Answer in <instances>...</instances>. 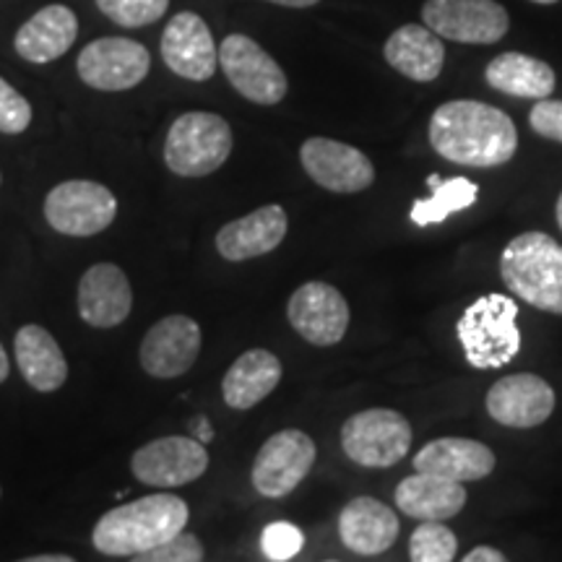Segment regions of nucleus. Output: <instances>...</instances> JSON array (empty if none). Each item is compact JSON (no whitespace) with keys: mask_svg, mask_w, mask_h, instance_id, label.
Returning a JSON list of instances; mask_svg holds the SVG:
<instances>
[{"mask_svg":"<svg viewBox=\"0 0 562 562\" xmlns=\"http://www.w3.org/2000/svg\"><path fill=\"white\" fill-rule=\"evenodd\" d=\"M430 144L453 165L490 170L516 157L518 131L503 110L487 102L453 100L432 112Z\"/></svg>","mask_w":562,"mask_h":562,"instance_id":"f257e3e1","label":"nucleus"},{"mask_svg":"<svg viewBox=\"0 0 562 562\" xmlns=\"http://www.w3.org/2000/svg\"><path fill=\"white\" fill-rule=\"evenodd\" d=\"M191 508L170 492L138 497L104 513L91 531L94 550L110 558H133L186 531Z\"/></svg>","mask_w":562,"mask_h":562,"instance_id":"f03ea898","label":"nucleus"},{"mask_svg":"<svg viewBox=\"0 0 562 562\" xmlns=\"http://www.w3.org/2000/svg\"><path fill=\"white\" fill-rule=\"evenodd\" d=\"M505 286L542 313L562 315V245L544 232H524L501 256Z\"/></svg>","mask_w":562,"mask_h":562,"instance_id":"7ed1b4c3","label":"nucleus"},{"mask_svg":"<svg viewBox=\"0 0 562 562\" xmlns=\"http://www.w3.org/2000/svg\"><path fill=\"white\" fill-rule=\"evenodd\" d=\"M456 336H459L463 355L472 368H505L521 351L516 300L497 292L476 297L456 323Z\"/></svg>","mask_w":562,"mask_h":562,"instance_id":"20e7f679","label":"nucleus"},{"mask_svg":"<svg viewBox=\"0 0 562 562\" xmlns=\"http://www.w3.org/2000/svg\"><path fill=\"white\" fill-rule=\"evenodd\" d=\"M232 154V128L216 112H182L165 140V165L180 178H206Z\"/></svg>","mask_w":562,"mask_h":562,"instance_id":"39448f33","label":"nucleus"},{"mask_svg":"<svg viewBox=\"0 0 562 562\" xmlns=\"http://www.w3.org/2000/svg\"><path fill=\"white\" fill-rule=\"evenodd\" d=\"M412 438V422L396 409H364L341 425L344 453L368 469H389L404 461Z\"/></svg>","mask_w":562,"mask_h":562,"instance_id":"423d86ee","label":"nucleus"},{"mask_svg":"<svg viewBox=\"0 0 562 562\" xmlns=\"http://www.w3.org/2000/svg\"><path fill=\"white\" fill-rule=\"evenodd\" d=\"M117 199L102 182L66 180L45 199V220L68 237L100 235L115 222Z\"/></svg>","mask_w":562,"mask_h":562,"instance_id":"0eeeda50","label":"nucleus"},{"mask_svg":"<svg viewBox=\"0 0 562 562\" xmlns=\"http://www.w3.org/2000/svg\"><path fill=\"white\" fill-rule=\"evenodd\" d=\"M220 68L235 91L252 104H279L290 81L277 60L248 34H229L220 45Z\"/></svg>","mask_w":562,"mask_h":562,"instance_id":"6e6552de","label":"nucleus"},{"mask_svg":"<svg viewBox=\"0 0 562 562\" xmlns=\"http://www.w3.org/2000/svg\"><path fill=\"white\" fill-rule=\"evenodd\" d=\"M315 456H318V448L311 435L302 430L290 427V430L271 435L252 461V487L258 495L271 497V501L286 497L311 474Z\"/></svg>","mask_w":562,"mask_h":562,"instance_id":"1a4fd4ad","label":"nucleus"},{"mask_svg":"<svg viewBox=\"0 0 562 562\" xmlns=\"http://www.w3.org/2000/svg\"><path fill=\"white\" fill-rule=\"evenodd\" d=\"M422 21L438 37L463 45H492L510 30V16L497 0H427Z\"/></svg>","mask_w":562,"mask_h":562,"instance_id":"9d476101","label":"nucleus"},{"mask_svg":"<svg viewBox=\"0 0 562 562\" xmlns=\"http://www.w3.org/2000/svg\"><path fill=\"white\" fill-rule=\"evenodd\" d=\"M209 469V451L201 440L170 435L140 446L131 459V472L140 484L170 490L201 480Z\"/></svg>","mask_w":562,"mask_h":562,"instance_id":"9b49d317","label":"nucleus"},{"mask_svg":"<svg viewBox=\"0 0 562 562\" xmlns=\"http://www.w3.org/2000/svg\"><path fill=\"white\" fill-rule=\"evenodd\" d=\"M76 70L91 89L128 91L149 76L151 53L136 40L102 37L83 47Z\"/></svg>","mask_w":562,"mask_h":562,"instance_id":"f8f14e48","label":"nucleus"},{"mask_svg":"<svg viewBox=\"0 0 562 562\" xmlns=\"http://www.w3.org/2000/svg\"><path fill=\"white\" fill-rule=\"evenodd\" d=\"M286 318L313 347H334L349 328V302L326 281H307L286 302Z\"/></svg>","mask_w":562,"mask_h":562,"instance_id":"ddd939ff","label":"nucleus"},{"mask_svg":"<svg viewBox=\"0 0 562 562\" xmlns=\"http://www.w3.org/2000/svg\"><path fill=\"white\" fill-rule=\"evenodd\" d=\"M201 326L188 315H167L154 323L140 341L138 360L146 375L159 381L186 375L201 355Z\"/></svg>","mask_w":562,"mask_h":562,"instance_id":"4468645a","label":"nucleus"},{"mask_svg":"<svg viewBox=\"0 0 562 562\" xmlns=\"http://www.w3.org/2000/svg\"><path fill=\"white\" fill-rule=\"evenodd\" d=\"M300 161L313 182L331 193H362L375 182V167L355 146L334 138H307Z\"/></svg>","mask_w":562,"mask_h":562,"instance_id":"2eb2a0df","label":"nucleus"},{"mask_svg":"<svg viewBox=\"0 0 562 562\" xmlns=\"http://www.w3.org/2000/svg\"><path fill=\"white\" fill-rule=\"evenodd\" d=\"M554 398L552 385L533 372H516L505 375L487 391L484 406L487 414L503 427H516V430H531L552 417Z\"/></svg>","mask_w":562,"mask_h":562,"instance_id":"dca6fc26","label":"nucleus"},{"mask_svg":"<svg viewBox=\"0 0 562 562\" xmlns=\"http://www.w3.org/2000/svg\"><path fill=\"white\" fill-rule=\"evenodd\" d=\"M159 47L167 68L180 79L209 81L220 68V47L206 21L193 11H182L167 21Z\"/></svg>","mask_w":562,"mask_h":562,"instance_id":"f3484780","label":"nucleus"},{"mask_svg":"<svg viewBox=\"0 0 562 562\" xmlns=\"http://www.w3.org/2000/svg\"><path fill=\"white\" fill-rule=\"evenodd\" d=\"M286 229H290L286 211L279 203H269V206H261L240 216V220L224 224L216 232V250L229 263L269 256L284 243Z\"/></svg>","mask_w":562,"mask_h":562,"instance_id":"a211bd4d","label":"nucleus"},{"mask_svg":"<svg viewBox=\"0 0 562 562\" xmlns=\"http://www.w3.org/2000/svg\"><path fill=\"white\" fill-rule=\"evenodd\" d=\"M133 311V290L115 263H94L79 281V315L91 328H115Z\"/></svg>","mask_w":562,"mask_h":562,"instance_id":"6ab92c4d","label":"nucleus"},{"mask_svg":"<svg viewBox=\"0 0 562 562\" xmlns=\"http://www.w3.org/2000/svg\"><path fill=\"white\" fill-rule=\"evenodd\" d=\"M402 521L391 505L378 497H355L339 513V537L347 550L362 558L389 552L396 544Z\"/></svg>","mask_w":562,"mask_h":562,"instance_id":"aec40b11","label":"nucleus"},{"mask_svg":"<svg viewBox=\"0 0 562 562\" xmlns=\"http://www.w3.org/2000/svg\"><path fill=\"white\" fill-rule=\"evenodd\" d=\"M495 453L480 440L438 438L414 456V472H425L451 482H480L495 472Z\"/></svg>","mask_w":562,"mask_h":562,"instance_id":"412c9836","label":"nucleus"},{"mask_svg":"<svg viewBox=\"0 0 562 562\" xmlns=\"http://www.w3.org/2000/svg\"><path fill=\"white\" fill-rule=\"evenodd\" d=\"M79 37V19L63 3L45 5L16 32L13 47L26 63H53L70 50Z\"/></svg>","mask_w":562,"mask_h":562,"instance_id":"4be33fe9","label":"nucleus"},{"mask_svg":"<svg viewBox=\"0 0 562 562\" xmlns=\"http://www.w3.org/2000/svg\"><path fill=\"white\" fill-rule=\"evenodd\" d=\"M393 501H396V508L414 521H448L459 516L467 505V487L461 482L414 472L398 482Z\"/></svg>","mask_w":562,"mask_h":562,"instance_id":"5701e85b","label":"nucleus"},{"mask_svg":"<svg viewBox=\"0 0 562 562\" xmlns=\"http://www.w3.org/2000/svg\"><path fill=\"white\" fill-rule=\"evenodd\" d=\"M385 63L417 83H430L442 74L446 47L430 26L404 24L391 34L383 47Z\"/></svg>","mask_w":562,"mask_h":562,"instance_id":"b1692460","label":"nucleus"},{"mask_svg":"<svg viewBox=\"0 0 562 562\" xmlns=\"http://www.w3.org/2000/svg\"><path fill=\"white\" fill-rule=\"evenodd\" d=\"M281 360L269 349H248L232 362L222 381V396L229 409L248 412L269 398L281 381Z\"/></svg>","mask_w":562,"mask_h":562,"instance_id":"393cba45","label":"nucleus"},{"mask_svg":"<svg viewBox=\"0 0 562 562\" xmlns=\"http://www.w3.org/2000/svg\"><path fill=\"white\" fill-rule=\"evenodd\" d=\"M16 347V362L24 381L40 393H53L63 389L68 381V362L63 357L60 344L47 328L37 323H26L16 331L13 339Z\"/></svg>","mask_w":562,"mask_h":562,"instance_id":"a878e982","label":"nucleus"},{"mask_svg":"<svg viewBox=\"0 0 562 562\" xmlns=\"http://www.w3.org/2000/svg\"><path fill=\"white\" fill-rule=\"evenodd\" d=\"M484 81L508 97L539 102L552 94L558 76L544 60L524 53H503L484 68Z\"/></svg>","mask_w":562,"mask_h":562,"instance_id":"bb28decb","label":"nucleus"},{"mask_svg":"<svg viewBox=\"0 0 562 562\" xmlns=\"http://www.w3.org/2000/svg\"><path fill=\"white\" fill-rule=\"evenodd\" d=\"M476 195H480V188H476L472 180L467 178L442 180L440 186L432 188L430 199L414 201L409 216L417 227H430V224L446 222L448 216L456 214V211L474 206Z\"/></svg>","mask_w":562,"mask_h":562,"instance_id":"cd10ccee","label":"nucleus"},{"mask_svg":"<svg viewBox=\"0 0 562 562\" xmlns=\"http://www.w3.org/2000/svg\"><path fill=\"white\" fill-rule=\"evenodd\" d=\"M456 552L459 539L442 521H422L409 539L412 562H453Z\"/></svg>","mask_w":562,"mask_h":562,"instance_id":"c85d7f7f","label":"nucleus"},{"mask_svg":"<svg viewBox=\"0 0 562 562\" xmlns=\"http://www.w3.org/2000/svg\"><path fill=\"white\" fill-rule=\"evenodd\" d=\"M97 9L115 24L136 30V26H149L165 16L170 0H97Z\"/></svg>","mask_w":562,"mask_h":562,"instance_id":"c756f323","label":"nucleus"},{"mask_svg":"<svg viewBox=\"0 0 562 562\" xmlns=\"http://www.w3.org/2000/svg\"><path fill=\"white\" fill-rule=\"evenodd\" d=\"M305 547V533L290 521L269 524L261 533V550L271 562H290Z\"/></svg>","mask_w":562,"mask_h":562,"instance_id":"7c9ffc66","label":"nucleus"},{"mask_svg":"<svg viewBox=\"0 0 562 562\" xmlns=\"http://www.w3.org/2000/svg\"><path fill=\"white\" fill-rule=\"evenodd\" d=\"M131 562H203V544L191 531H182L170 542L133 554Z\"/></svg>","mask_w":562,"mask_h":562,"instance_id":"2f4dec72","label":"nucleus"},{"mask_svg":"<svg viewBox=\"0 0 562 562\" xmlns=\"http://www.w3.org/2000/svg\"><path fill=\"white\" fill-rule=\"evenodd\" d=\"M32 125V104L26 102L19 89H13L9 81L0 79V133L19 136Z\"/></svg>","mask_w":562,"mask_h":562,"instance_id":"473e14b6","label":"nucleus"},{"mask_svg":"<svg viewBox=\"0 0 562 562\" xmlns=\"http://www.w3.org/2000/svg\"><path fill=\"white\" fill-rule=\"evenodd\" d=\"M529 125L537 136L562 144V100H539L529 112Z\"/></svg>","mask_w":562,"mask_h":562,"instance_id":"72a5a7b5","label":"nucleus"},{"mask_svg":"<svg viewBox=\"0 0 562 562\" xmlns=\"http://www.w3.org/2000/svg\"><path fill=\"white\" fill-rule=\"evenodd\" d=\"M461 562H510V560L505 558L501 550H495V547L482 544V547H474V550L469 552Z\"/></svg>","mask_w":562,"mask_h":562,"instance_id":"f704fd0d","label":"nucleus"},{"mask_svg":"<svg viewBox=\"0 0 562 562\" xmlns=\"http://www.w3.org/2000/svg\"><path fill=\"white\" fill-rule=\"evenodd\" d=\"M273 5H286V9H311V5L321 3V0H266Z\"/></svg>","mask_w":562,"mask_h":562,"instance_id":"c9c22d12","label":"nucleus"},{"mask_svg":"<svg viewBox=\"0 0 562 562\" xmlns=\"http://www.w3.org/2000/svg\"><path fill=\"white\" fill-rule=\"evenodd\" d=\"M16 562H76V560L68 558V554H34V558H24Z\"/></svg>","mask_w":562,"mask_h":562,"instance_id":"e433bc0d","label":"nucleus"},{"mask_svg":"<svg viewBox=\"0 0 562 562\" xmlns=\"http://www.w3.org/2000/svg\"><path fill=\"white\" fill-rule=\"evenodd\" d=\"M9 372H11V362H9V357H5L3 344H0V383H5Z\"/></svg>","mask_w":562,"mask_h":562,"instance_id":"4c0bfd02","label":"nucleus"},{"mask_svg":"<svg viewBox=\"0 0 562 562\" xmlns=\"http://www.w3.org/2000/svg\"><path fill=\"white\" fill-rule=\"evenodd\" d=\"M195 432H199V438L195 440H201V442H209L211 438H214V432H211V427H209V419H206V425H195Z\"/></svg>","mask_w":562,"mask_h":562,"instance_id":"58836bf2","label":"nucleus"},{"mask_svg":"<svg viewBox=\"0 0 562 562\" xmlns=\"http://www.w3.org/2000/svg\"><path fill=\"white\" fill-rule=\"evenodd\" d=\"M440 182H442V178H440V175H430V178H427V186H430V188H435V186H440Z\"/></svg>","mask_w":562,"mask_h":562,"instance_id":"ea45409f","label":"nucleus"},{"mask_svg":"<svg viewBox=\"0 0 562 562\" xmlns=\"http://www.w3.org/2000/svg\"><path fill=\"white\" fill-rule=\"evenodd\" d=\"M554 214H558V224H560V229H562V193H560V199H558V209H554Z\"/></svg>","mask_w":562,"mask_h":562,"instance_id":"a19ab883","label":"nucleus"},{"mask_svg":"<svg viewBox=\"0 0 562 562\" xmlns=\"http://www.w3.org/2000/svg\"><path fill=\"white\" fill-rule=\"evenodd\" d=\"M531 3H542V5H552V3H558V0H531Z\"/></svg>","mask_w":562,"mask_h":562,"instance_id":"79ce46f5","label":"nucleus"},{"mask_svg":"<svg viewBox=\"0 0 562 562\" xmlns=\"http://www.w3.org/2000/svg\"><path fill=\"white\" fill-rule=\"evenodd\" d=\"M323 562H339V560H323Z\"/></svg>","mask_w":562,"mask_h":562,"instance_id":"37998d69","label":"nucleus"},{"mask_svg":"<svg viewBox=\"0 0 562 562\" xmlns=\"http://www.w3.org/2000/svg\"><path fill=\"white\" fill-rule=\"evenodd\" d=\"M0 495H3V490H0Z\"/></svg>","mask_w":562,"mask_h":562,"instance_id":"c03bdc74","label":"nucleus"},{"mask_svg":"<svg viewBox=\"0 0 562 562\" xmlns=\"http://www.w3.org/2000/svg\"><path fill=\"white\" fill-rule=\"evenodd\" d=\"M0 182H3V178H0Z\"/></svg>","mask_w":562,"mask_h":562,"instance_id":"a18cd8bd","label":"nucleus"}]
</instances>
